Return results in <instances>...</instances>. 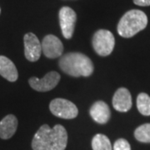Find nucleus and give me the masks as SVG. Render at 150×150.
<instances>
[{
  "label": "nucleus",
  "instance_id": "1",
  "mask_svg": "<svg viewBox=\"0 0 150 150\" xmlns=\"http://www.w3.org/2000/svg\"><path fill=\"white\" fill-rule=\"evenodd\" d=\"M68 134L64 126L57 124L50 128L43 124L36 132L32 141L33 150H65Z\"/></svg>",
  "mask_w": 150,
  "mask_h": 150
},
{
  "label": "nucleus",
  "instance_id": "2",
  "mask_svg": "<svg viewBox=\"0 0 150 150\" xmlns=\"http://www.w3.org/2000/svg\"><path fill=\"white\" fill-rule=\"evenodd\" d=\"M61 70L73 77H88L93 72V64L91 59L81 53H69L59 60Z\"/></svg>",
  "mask_w": 150,
  "mask_h": 150
},
{
  "label": "nucleus",
  "instance_id": "3",
  "mask_svg": "<svg viewBox=\"0 0 150 150\" xmlns=\"http://www.w3.org/2000/svg\"><path fill=\"white\" fill-rule=\"evenodd\" d=\"M148 24V18L143 11L138 9L128 11L118 24V33L123 38H131L144 30Z\"/></svg>",
  "mask_w": 150,
  "mask_h": 150
},
{
  "label": "nucleus",
  "instance_id": "4",
  "mask_svg": "<svg viewBox=\"0 0 150 150\" xmlns=\"http://www.w3.org/2000/svg\"><path fill=\"white\" fill-rule=\"evenodd\" d=\"M93 47L98 55L105 57L111 54L115 45V38L108 30H98L93 36Z\"/></svg>",
  "mask_w": 150,
  "mask_h": 150
},
{
  "label": "nucleus",
  "instance_id": "5",
  "mask_svg": "<svg viewBox=\"0 0 150 150\" xmlns=\"http://www.w3.org/2000/svg\"><path fill=\"white\" fill-rule=\"evenodd\" d=\"M49 109L56 117L64 119H73L79 114L77 106L74 103L64 98H55L52 100L49 104Z\"/></svg>",
  "mask_w": 150,
  "mask_h": 150
},
{
  "label": "nucleus",
  "instance_id": "6",
  "mask_svg": "<svg viewBox=\"0 0 150 150\" xmlns=\"http://www.w3.org/2000/svg\"><path fill=\"white\" fill-rule=\"evenodd\" d=\"M59 23L62 34L66 39H70L74 32L77 14L69 7H63L59 11Z\"/></svg>",
  "mask_w": 150,
  "mask_h": 150
},
{
  "label": "nucleus",
  "instance_id": "7",
  "mask_svg": "<svg viewBox=\"0 0 150 150\" xmlns=\"http://www.w3.org/2000/svg\"><path fill=\"white\" fill-rule=\"evenodd\" d=\"M60 80V75L55 71L49 72L42 79L32 77L28 79L29 85L34 90L38 92H47L52 90L58 85Z\"/></svg>",
  "mask_w": 150,
  "mask_h": 150
},
{
  "label": "nucleus",
  "instance_id": "8",
  "mask_svg": "<svg viewBox=\"0 0 150 150\" xmlns=\"http://www.w3.org/2000/svg\"><path fill=\"white\" fill-rule=\"evenodd\" d=\"M24 54L30 62L38 61L42 54V45L38 38L33 33H28L23 38Z\"/></svg>",
  "mask_w": 150,
  "mask_h": 150
},
{
  "label": "nucleus",
  "instance_id": "9",
  "mask_svg": "<svg viewBox=\"0 0 150 150\" xmlns=\"http://www.w3.org/2000/svg\"><path fill=\"white\" fill-rule=\"evenodd\" d=\"M42 45V53L48 59H57L64 52V45L59 38L49 34L43 38Z\"/></svg>",
  "mask_w": 150,
  "mask_h": 150
},
{
  "label": "nucleus",
  "instance_id": "10",
  "mask_svg": "<svg viewBox=\"0 0 150 150\" xmlns=\"http://www.w3.org/2000/svg\"><path fill=\"white\" fill-rule=\"evenodd\" d=\"M112 106L118 112H128L132 108V97L130 92L125 88H118L112 98Z\"/></svg>",
  "mask_w": 150,
  "mask_h": 150
},
{
  "label": "nucleus",
  "instance_id": "11",
  "mask_svg": "<svg viewBox=\"0 0 150 150\" xmlns=\"http://www.w3.org/2000/svg\"><path fill=\"white\" fill-rule=\"evenodd\" d=\"M92 118L100 124H104L109 120L111 116L110 109L106 103L103 101H97L92 105L89 110Z\"/></svg>",
  "mask_w": 150,
  "mask_h": 150
},
{
  "label": "nucleus",
  "instance_id": "12",
  "mask_svg": "<svg viewBox=\"0 0 150 150\" xmlns=\"http://www.w3.org/2000/svg\"><path fill=\"white\" fill-rule=\"evenodd\" d=\"M18 119L13 114H8L0 122V138L2 139H9L16 133Z\"/></svg>",
  "mask_w": 150,
  "mask_h": 150
},
{
  "label": "nucleus",
  "instance_id": "13",
  "mask_svg": "<svg viewBox=\"0 0 150 150\" xmlns=\"http://www.w3.org/2000/svg\"><path fill=\"white\" fill-rule=\"evenodd\" d=\"M0 75L9 82H15L18 78L16 66L5 56H0Z\"/></svg>",
  "mask_w": 150,
  "mask_h": 150
},
{
  "label": "nucleus",
  "instance_id": "14",
  "mask_svg": "<svg viewBox=\"0 0 150 150\" xmlns=\"http://www.w3.org/2000/svg\"><path fill=\"white\" fill-rule=\"evenodd\" d=\"M92 148L93 150H112V145L106 135L98 134L93 138Z\"/></svg>",
  "mask_w": 150,
  "mask_h": 150
},
{
  "label": "nucleus",
  "instance_id": "15",
  "mask_svg": "<svg viewBox=\"0 0 150 150\" xmlns=\"http://www.w3.org/2000/svg\"><path fill=\"white\" fill-rule=\"evenodd\" d=\"M137 108L141 114L144 116L150 115V97L145 93H141L137 98Z\"/></svg>",
  "mask_w": 150,
  "mask_h": 150
},
{
  "label": "nucleus",
  "instance_id": "16",
  "mask_svg": "<svg viewBox=\"0 0 150 150\" xmlns=\"http://www.w3.org/2000/svg\"><path fill=\"white\" fill-rule=\"evenodd\" d=\"M135 139L142 143H150V123L138 127L134 131Z\"/></svg>",
  "mask_w": 150,
  "mask_h": 150
},
{
  "label": "nucleus",
  "instance_id": "17",
  "mask_svg": "<svg viewBox=\"0 0 150 150\" xmlns=\"http://www.w3.org/2000/svg\"><path fill=\"white\" fill-rule=\"evenodd\" d=\"M113 150H131V147L127 140L119 139L114 143Z\"/></svg>",
  "mask_w": 150,
  "mask_h": 150
},
{
  "label": "nucleus",
  "instance_id": "18",
  "mask_svg": "<svg viewBox=\"0 0 150 150\" xmlns=\"http://www.w3.org/2000/svg\"><path fill=\"white\" fill-rule=\"evenodd\" d=\"M134 3L136 5L142 7L150 6V0H134Z\"/></svg>",
  "mask_w": 150,
  "mask_h": 150
}]
</instances>
